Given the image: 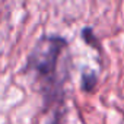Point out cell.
I'll return each instance as SVG.
<instances>
[{
  "instance_id": "6da1fadb",
  "label": "cell",
  "mask_w": 124,
  "mask_h": 124,
  "mask_svg": "<svg viewBox=\"0 0 124 124\" xmlns=\"http://www.w3.org/2000/svg\"><path fill=\"white\" fill-rule=\"evenodd\" d=\"M67 41L58 35L41 37L31 50L26 60V70L38 85L45 102H57L63 95V79L58 66Z\"/></svg>"
}]
</instances>
